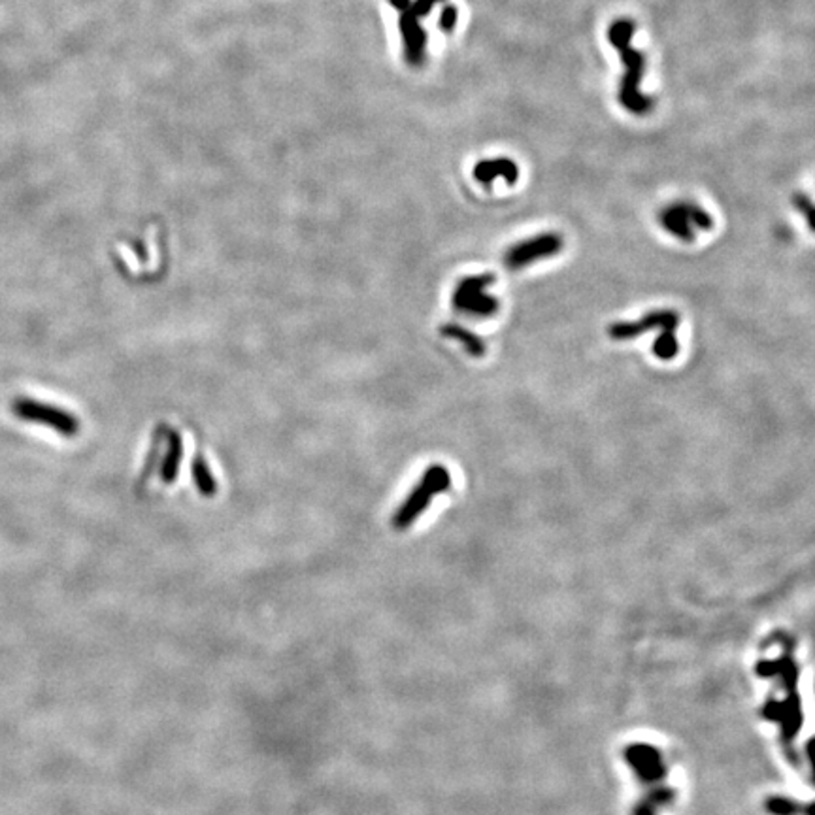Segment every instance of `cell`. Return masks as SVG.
I'll use <instances>...</instances> for the list:
<instances>
[{
    "instance_id": "6da1fadb",
    "label": "cell",
    "mask_w": 815,
    "mask_h": 815,
    "mask_svg": "<svg viewBox=\"0 0 815 815\" xmlns=\"http://www.w3.org/2000/svg\"><path fill=\"white\" fill-rule=\"evenodd\" d=\"M636 33V25L631 19H615L608 29V40L615 47L621 55L623 64H625L627 72L621 78L617 101L627 112L634 115H645L653 108V99L645 97L640 91V83L643 80L645 70V57L636 47L631 45V40Z\"/></svg>"
},
{
    "instance_id": "7a4b0ae2",
    "label": "cell",
    "mask_w": 815,
    "mask_h": 815,
    "mask_svg": "<svg viewBox=\"0 0 815 815\" xmlns=\"http://www.w3.org/2000/svg\"><path fill=\"white\" fill-rule=\"evenodd\" d=\"M451 489V476L444 465H430L423 474L417 487L408 495L393 517V526L398 531L408 529L430 505L435 495Z\"/></svg>"
},
{
    "instance_id": "3957f363",
    "label": "cell",
    "mask_w": 815,
    "mask_h": 815,
    "mask_svg": "<svg viewBox=\"0 0 815 815\" xmlns=\"http://www.w3.org/2000/svg\"><path fill=\"white\" fill-rule=\"evenodd\" d=\"M659 223L668 234H673L685 244L694 242L697 231L713 229L712 215L704 208L692 202H674L666 206L659 213Z\"/></svg>"
},
{
    "instance_id": "277c9868",
    "label": "cell",
    "mask_w": 815,
    "mask_h": 815,
    "mask_svg": "<svg viewBox=\"0 0 815 815\" xmlns=\"http://www.w3.org/2000/svg\"><path fill=\"white\" fill-rule=\"evenodd\" d=\"M495 281L493 274L468 276L459 281L453 295V306L477 318H491L498 311V300L487 293V287Z\"/></svg>"
},
{
    "instance_id": "5b68a950",
    "label": "cell",
    "mask_w": 815,
    "mask_h": 815,
    "mask_svg": "<svg viewBox=\"0 0 815 815\" xmlns=\"http://www.w3.org/2000/svg\"><path fill=\"white\" fill-rule=\"evenodd\" d=\"M565 248V240L561 234L555 232H544L536 234L533 238L521 240L519 244L512 246L506 251L505 262L510 270H519L523 267H529L536 260L549 259L557 253H561Z\"/></svg>"
},
{
    "instance_id": "8992f818",
    "label": "cell",
    "mask_w": 815,
    "mask_h": 815,
    "mask_svg": "<svg viewBox=\"0 0 815 815\" xmlns=\"http://www.w3.org/2000/svg\"><path fill=\"white\" fill-rule=\"evenodd\" d=\"M14 412L23 419L38 421V425L55 428L57 433L63 435H74L78 430V419H74V416H70L64 410H57V406L25 398L14 404Z\"/></svg>"
},
{
    "instance_id": "52a82bcc",
    "label": "cell",
    "mask_w": 815,
    "mask_h": 815,
    "mask_svg": "<svg viewBox=\"0 0 815 815\" xmlns=\"http://www.w3.org/2000/svg\"><path fill=\"white\" fill-rule=\"evenodd\" d=\"M680 325V316L673 309H655L642 316L638 321H619L610 327V337L614 340H633L642 334L659 329L661 332H676Z\"/></svg>"
},
{
    "instance_id": "ba28073f",
    "label": "cell",
    "mask_w": 815,
    "mask_h": 815,
    "mask_svg": "<svg viewBox=\"0 0 815 815\" xmlns=\"http://www.w3.org/2000/svg\"><path fill=\"white\" fill-rule=\"evenodd\" d=\"M400 36L404 45V59L406 64L412 68H419L425 64L427 59V31L423 29L421 21L416 14L410 10L400 12Z\"/></svg>"
},
{
    "instance_id": "9c48e42d",
    "label": "cell",
    "mask_w": 815,
    "mask_h": 815,
    "mask_svg": "<svg viewBox=\"0 0 815 815\" xmlns=\"http://www.w3.org/2000/svg\"><path fill=\"white\" fill-rule=\"evenodd\" d=\"M474 178L486 187H491L496 178H505L508 185H516V182L519 178V169H517V164L508 157L486 159V161H479L474 166Z\"/></svg>"
},
{
    "instance_id": "30bf717a",
    "label": "cell",
    "mask_w": 815,
    "mask_h": 815,
    "mask_svg": "<svg viewBox=\"0 0 815 815\" xmlns=\"http://www.w3.org/2000/svg\"><path fill=\"white\" fill-rule=\"evenodd\" d=\"M166 442H169V446H166V455L161 466V477L164 484H172L178 476L180 461L183 457V440L176 430H169V438H166Z\"/></svg>"
},
{
    "instance_id": "8fae6325",
    "label": "cell",
    "mask_w": 815,
    "mask_h": 815,
    "mask_svg": "<svg viewBox=\"0 0 815 815\" xmlns=\"http://www.w3.org/2000/svg\"><path fill=\"white\" fill-rule=\"evenodd\" d=\"M442 334H444V337H447V339H453V340L461 342L465 351H468L474 357H482L487 351L486 342L482 339L476 337L474 332L463 329L459 325H446V327H442Z\"/></svg>"
},
{
    "instance_id": "7c38bea8",
    "label": "cell",
    "mask_w": 815,
    "mask_h": 815,
    "mask_svg": "<svg viewBox=\"0 0 815 815\" xmlns=\"http://www.w3.org/2000/svg\"><path fill=\"white\" fill-rule=\"evenodd\" d=\"M191 472H193L195 486L199 487V491H201L202 495L210 496V495H213L215 491H218V484H215V477H213V474L210 472L208 465L204 463V459L201 457V455H197L195 461H193V465H191Z\"/></svg>"
},
{
    "instance_id": "4fadbf2b",
    "label": "cell",
    "mask_w": 815,
    "mask_h": 815,
    "mask_svg": "<svg viewBox=\"0 0 815 815\" xmlns=\"http://www.w3.org/2000/svg\"><path fill=\"white\" fill-rule=\"evenodd\" d=\"M457 21H459V10H457V6L449 5V6H446L442 10L440 19H438V25H440V29L444 33H453L455 27H457Z\"/></svg>"
},
{
    "instance_id": "5bb4252c",
    "label": "cell",
    "mask_w": 815,
    "mask_h": 815,
    "mask_svg": "<svg viewBox=\"0 0 815 815\" xmlns=\"http://www.w3.org/2000/svg\"><path fill=\"white\" fill-rule=\"evenodd\" d=\"M440 3H444V0H412L410 12L421 19V17H427L430 14V10H433Z\"/></svg>"
},
{
    "instance_id": "9a60e30c",
    "label": "cell",
    "mask_w": 815,
    "mask_h": 815,
    "mask_svg": "<svg viewBox=\"0 0 815 815\" xmlns=\"http://www.w3.org/2000/svg\"><path fill=\"white\" fill-rule=\"evenodd\" d=\"M795 204L804 213V218L808 220V227L815 232V206L806 197H797Z\"/></svg>"
},
{
    "instance_id": "2e32d148",
    "label": "cell",
    "mask_w": 815,
    "mask_h": 815,
    "mask_svg": "<svg viewBox=\"0 0 815 815\" xmlns=\"http://www.w3.org/2000/svg\"><path fill=\"white\" fill-rule=\"evenodd\" d=\"M389 5L393 8H397L398 12H406V10H410L412 0H389Z\"/></svg>"
}]
</instances>
